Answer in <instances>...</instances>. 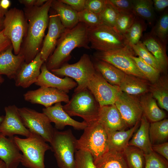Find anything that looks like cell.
<instances>
[{"label": "cell", "mask_w": 168, "mask_h": 168, "mask_svg": "<svg viewBox=\"0 0 168 168\" xmlns=\"http://www.w3.org/2000/svg\"><path fill=\"white\" fill-rule=\"evenodd\" d=\"M51 7L57 14L66 29L72 28L79 23L78 12L60 0H52Z\"/></svg>", "instance_id": "83f0119b"}, {"label": "cell", "mask_w": 168, "mask_h": 168, "mask_svg": "<svg viewBox=\"0 0 168 168\" xmlns=\"http://www.w3.org/2000/svg\"><path fill=\"white\" fill-rule=\"evenodd\" d=\"M52 1L47 0L41 6L25 9L24 12L28 28L20 53L24 56L25 62L26 63L32 61L40 51L49 24V12Z\"/></svg>", "instance_id": "6da1fadb"}, {"label": "cell", "mask_w": 168, "mask_h": 168, "mask_svg": "<svg viewBox=\"0 0 168 168\" xmlns=\"http://www.w3.org/2000/svg\"><path fill=\"white\" fill-rule=\"evenodd\" d=\"M36 0H19L18 2L24 5L26 8L30 7L35 6Z\"/></svg>", "instance_id": "f907efd6"}, {"label": "cell", "mask_w": 168, "mask_h": 168, "mask_svg": "<svg viewBox=\"0 0 168 168\" xmlns=\"http://www.w3.org/2000/svg\"><path fill=\"white\" fill-rule=\"evenodd\" d=\"M138 68L146 79L151 83L156 82L160 76L161 72L139 57L132 56Z\"/></svg>", "instance_id": "d590c367"}, {"label": "cell", "mask_w": 168, "mask_h": 168, "mask_svg": "<svg viewBox=\"0 0 168 168\" xmlns=\"http://www.w3.org/2000/svg\"><path fill=\"white\" fill-rule=\"evenodd\" d=\"M152 2L154 9L158 12L163 11L168 6V0H153Z\"/></svg>", "instance_id": "681fc988"}, {"label": "cell", "mask_w": 168, "mask_h": 168, "mask_svg": "<svg viewBox=\"0 0 168 168\" xmlns=\"http://www.w3.org/2000/svg\"><path fill=\"white\" fill-rule=\"evenodd\" d=\"M156 61L161 72L167 70L168 59L166 46L151 32L144 37L142 42Z\"/></svg>", "instance_id": "603a6c76"}, {"label": "cell", "mask_w": 168, "mask_h": 168, "mask_svg": "<svg viewBox=\"0 0 168 168\" xmlns=\"http://www.w3.org/2000/svg\"><path fill=\"white\" fill-rule=\"evenodd\" d=\"M149 92L156 100L160 106L168 111V79L166 76H160L150 85Z\"/></svg>", "instance_id": "4dcf8cb0"}, {"label": "cell", "mask_w": 168, "mask_h": 168, "mask_svg": "<svg viewBox=\"0 0 168 168\" xmlns=\"http://www.w3.org/2000/svg\"><path fill=\"white\" fill-rule=\"evenodd\" d=\"M150 86L146 80L126 74L119 88L122 92L135 96H141L149 92Z\"/></svg>", "instance_id": "d4e9b609"}, {"label": "cell", "mask_w": 168, "mask_h": 168, "mask_svg": "<svg viewBox=\"0 0 168 168\" xmlns=\"http://www.w3.org/2000/svg\"><path fill=\"white\" fill-rule=\"evenodd\" d=\"M139 100L143 114L149 122H154L165 119V112L159 108L156 100L150 92L141 95Z\"/></svg>", "instance_id": "484cf974"}, {"label": "cell", "mask_w": 168, "mask_h": 168, "mask_svg": "<svg viewBox=\"0 0 168 168\" xmlns=\"http://www.w3.org/2000/svg\"><path fill=\"white\" fill-rule=\"evenodd\" d=\"M4 117V116H3V115L0 116V125L3 120ZM0 135H1V133H0Z\"/></svg>", "instance_id": "680465c9"}, {"label": "cell", "mask_w": 168, "mask_h": 168, "mask_svg": "<svg viewBox=\"0 0 168 168\" xmlns=\"http://www.w3.org/2000/svg\"><path fill=\"white\" fill-rule=\"evenodd\" d=\"M144 168H168V161L153 151L144 154Z\"/></svg>", "instance_id": "7bdbcfd3"}, {"label": "cell", "mask_w": 168, "mask_h": 168, "mask_svg": "<svg viewBox=\"0 0 168 168\" xmlns=\"http://www.w3.org/2000/svg\"><path fill=\"white\" fill-rule=\"evenodd\" d=\"M7 11L2 9L0 6V18H3Z\"/></svg>", "instance_id": "db71d44e"}, {"label": "cell", "mask_w": 168, "mask_h": 168, "mask_svg": "<svg viewBox=\"0 0 168 168\" xmlns=\"http://www.w3.org/2000/svg\"><path fill=\"white\" fill-rule=\"evenodd\" d=\"M12 45L10 40L4 34L3 30L0 31V53L6 50Z\"/></svg>", "instance_id": "c3c4849f"}, {"label": "cell", "mask_w": 168, "mask_h": 168, "mask_svg": "<svg viewBox=\"0 0 168 168\" xmlns=\"http://www.w3.org/2000/svg\"><path fill=\"white\" fill-rule=\"evenodd\" d=\"M75 159L74 168H96L92 155L86 151L77 150L75 154Z\"/></svg>", "instance_id": "ab89813d"}, {"label": "cell", "mask_w": 168, "mask_h": 168, "mask_svg": "<svg viewBox=\"0 0 168 168\" xmlns=\"http://www.w3.org/2000/svg\"><path fill=\"white\" fill-rule=\"evenodd\" d=\"M9 0H0V6L3 9L7 11L11 5Z\"/></svg>", "instance_id": "816d5d0a"}, {"label": "cell", "mask_w": 168, "mask_h": 168, "mask_svg": "<svg viewBox=\"0 0 168 168\" xmlns=\"http://www.w3.org/2000/svg\"><path fill=\"white\" fill-rule=\"evenodd\" d=\"M47 0H36L35 6L40 7L43 5Z\"/></svg>", "instance_id": "f5cc1de1"}, {"label": "cell", "mask_w": 168, "mask_h": 168, "mask_svg": "<svg viewBox=\"0 0 168 168\" xmlns=\"http://www.w3.org/2000/svg\"><path fill=\"white\" fill-rule=\"evenodd\" d=\"M107 0H86L85 9L100 15L104 9Z\"/></svg>", "instance_id": "ee69618b"}, {"label": "cell", "mask_w": 168, "mask_h": 168, "mask_svg": "<svg viewBox=\"0 0 168 168\" xmlns=\"http://www.w3.org/2000/svg\"><path fill=\"white\" fill-rule=\"evenodd\" d=\"M114 104L128 127L140 121L143 112L139 100L136 96L121 91Z\"/></svg>", "instance_id": "4fadbf2b"}, {"label": "cell", "mask_w": 168, "mask_h": 168, "mask_svg": "<svg viewBox=\"0 0 168 168\" xmlns=\"http://www.w3.org/2000/svg\"><path fill=\"white\" fill-rule=\"evenodd\" d=\"M108 135L102 126L97 121L88 125L79 139L77 150L89 152L93 160L103 154L108 149Z\"/></svg>", "instance_id": "9c48e42d"}, {"label": "cell", "mask_w": 168, "mask_h": 168, "mask_svg": "<svg viewBox=\"0 0 168 168\" xmlns=\"http://www.w3.org/2000/svg\"><path fill=\"white\" fill-rule=\"evenodd\" d=\"M152 147L153 152H157L167 160H168V142L152 145Z\"/></svg>", "instance_id": "7dc6e473"}, {"label": "cell", "mask_w": 168, "mask_h": 168, "mask_svg": "<svg viewBox=\"0 0 168 168\" xmlns=\"http://www.w3.org/2000/svg\"><path fill=\"white\" fill-rule=\"evenodd\" d=\"M12 45L0 53V76L6 75L10 79L15 78L22 64L25 62L23 55H17L13 52Z\"/></svg>", "instance_id": "44dd1931"}, {"label": "cell", "mask_w": 168, "mask_h": 168, "mask_svg": "<svg viewBox=\"0 0 168 168\" xmlns=\"http://www.w3.org/2000/svg\"><path fill=\"white\" fill-rule=\"evenodd\" d=\"M25 138L17 136L13 137V140L21 151V163L28 168H45L44 163L45 152L51 147L39 135L30 132Z\"/></svg>", "instance_id": "3957f363"}, {"label": "cell", "mask_w": 168, "mask_h": 168, "mask_svg": "<svg viewBox=\"0 0 168 168\" xmlns=\"http://www.w3.org/2000/svg\"><path fill=\"white\" fill-rule=\"evenodd\" d=\"M128 168H144V153L139 148L128 146L123 151Z\"/></svg>", "instance_id": "836d02e7"}, {"label": "cell", "mask_w": 168, "mask_h": 168, "mask_svg": "<svg viewBox=\"0 0 168 168\" xmlns=\"http://www.w3.org/2000/svg\"><path fill=\"white\" fill-rule=\"evenodd\" d=\"M88 37L90 48L99 52L121 48L128 44L124 36L114 28L104 24L88 28Z\"/></svg>", "instance_id": "ba28073f"}, {"label": "cell", "mask_w": 168, "mask_h": 168, "mask_svg": "<svg viewBox=\"0 0 168 168\" xmlns=\"http://www.w3.org/2000/svg\"><path fill=\"white\" fill-rule=\"evenodd\" d=\"M51 149L59 168H74L77 139L70 129L59 131L54 129Z\"/></svg>", "instance_id": "5b68a950"}, {"label": "cell", "mask_w": 168, "mask_h": 168, "mask_svg": "<svg viewBox=\"0 0 168 168\" xmlns=\"http://www.w3.org/2000/svg\"><path fill=\"white\" fill-rule=\"evenodd\" d=\"M44 61L39 52L31 62L24 63L18 71L14 80L16 86L27 88L37 80Z\"/></svg>", "instance_id": "d6986e66"}, {"label": "cell", "mask_w": 168, "mask_h": 168, "mask_svg": "<svg viewBox=\"0 0 168 168\" xmlns=\"http://www.w3.org/2000/svg\"><path fill=\"white\" fill-rule=\"evenodd\" d=\"M88 27L79 22L72 28L66 29L58 40L56 48L46 64L48 69L60 68L68 60L72 51L76 48L90 49L88 37Z\"/></svg>", "instance_id": "7a4b0ae2"}, {"label": "cell", "mask_w": 168, "mask_h": 168, "mask_svg": "<svg viewBox=\"0 0 168 168\" xmlns=\"http://www.w3.org/2000/svg\"><path fill=\"white\" fill-rule=\"evenodd\" d=\"M133 13L144 20L152 24L155 18L152 1L133 0Z\"/></svg>", "instance_id": "d6a6232c"}, {"label": "cell", "mask_w": 168, "mask_h": 168, "mask_svg": "<svg viewBox=\"0 0 168 168\" xmlns=\"http://www.w3.org/2000/svg\"><path fill=\"white\" fill-rule=\"evenodd\" d=\"M96 168H128L123 152L108 149L94 160Z\"/></svg>", "instance_id": "f1b7e54d"}, {"label": "cell", "mask_w": 168, "mask_h": 168, "mask_svg": "<svg viewBox=\"0 0 168 168\" xmlns=\"http://www.w3.org/2000/svg\"><path fill=\"white\" fill-rule=\"evenodd\" d=\"M70 6L77 12L85 9L86 0H60Z\"/></svg>", "instance_id": "bcb514c9"}, {"label": "cell", "mask_w": 168, "mask_h": 168, "mask_svg": "<svg viewBox=\"0 0 168 168\" xmlns=\"http://www.w3.org/2000/svg\"><path fill=\"white\" fill-rule=\"evenodd\" d=\"M23 97L26 101L42 105L45 108L58 102L67 103L69 100L67 93L53 87H40L36 90L28 91L23 95Z\"/></svg>", "instance_id": "5bb4252c"}, {"label": "cell", "mask_w": 168, "mask_h": 168, "mask_svg": "<svg viewBox=\"0 0 168 168\" xmlns=\"http://www.w3.org/2000/svg\"><path fill=\"white\" fill-rule=\"evenodd\" d=\"M100 107L87 88L75 92L68 102L63 105L64 110L69 116L80 117L88 125L97 121Z\"/></svg>", "instance_id": "277c9868"}, {"label": "cell", "mask_w": 168, "mask_h": 168, "mask_svg": "<svg viewBox=\"0 0 168 168\" xmlns=\"http://www.w3.org/2000/svg\"><path fill=\"white\" fill-rule=\"evenodd\" d=\"M42 111L50 122L54 123L57 129H63L66 126L69 125L75 129L84 130L88 125L84 121L79 122L72 119L64 110L60 102L55 103L54 106L44 108Z\"/></svg>", "instance_id": "ac0fdd59"}, {"label": "cell", "mask_w": 168, "mask_h": 168, "mask_svg": "<svg viewBox=\"0 0 168 168\" xmlns=\"http://www.w3.org/2000/svg\"><path fill=\"white\" fill-rule=\"evenodd\" d=\"M94 64L96 70L107 82L119 87L125 75L124 72L109 63L97 59Z\"/></svg>", "instance_id": "4316f807"}, {"label": "cell", "mask_w": 168, "mask_h": 168, "mask_svg": "<svg viewBox=\"0 0 168 168\" xmlns=\"http://www.w3.org/2000/svg\"><path fill=\"white\" fill-rule=\"evenodd\" d=\"M119 13L132 12L133 0H108Z\"/></svg>", "instance_id": "f6af8a7d"}, {"label": "cell", "mask_w": 168, "mask_h": 168, "mask_svg": "<svg viewBox=\"0 0 168 168\" xmlns=\"http://www.w3.org/2000/svg\"><path fill=\"white\" fill-rule=\"evenodd\" d=\"M52 11L49 16L48 32L40 52L44 62L47 61L54 50L58 40L66 29L56 12L54 10Z\"/></svg>", "instance_id": "2e32d148"}, {"label": "cell", "mask_w": 168, "mask_h": 168, "mask_svg": "<svg viewBox=\"0 0 168 168\" xmlns=\"http://www.w3.org/2000/svg\"><path fill=\"white\" fill-rule=\"evenodd\" d=\"M135 54L128 44L124 47L106 52H98L95 54L96 59L107 62L126 74L133 75L146 80L132 58Z\"/></svg>", "instance_id": "30bf717a"}, {"label": "cell", "mask_w": 168, "mask_h": 168, "mask_svg": "<svg viewBox=\"0 0 168 168\" xmlns=\"http://www.w3.org/2000/svg\"><path fill=\"white\" fill-rule=\"evenodd\" d=\"M97 121L108 136L128 127L114 104L100 106Z\"/></svg>", "instance_id": "e0dca14e"}, {"label": "cell", "mask_w": 168, "mask_h": 168, "mask_svg": "<svg viewBox=\"0 0 168 168\" xmlns=\"http://www.w3.org/2000/svg\"><path fill=\"white\" fill-rule=\"evenodd\" d=\"M3 18H0V31H2L3 29Z\"/></svg>", "instance_id": "9f6ffc18"}, {"label": "cell", "mask_w": 168, "mask_h": 168, "mask_svg": "<svg viewBox=\"0 0 168 168\" xmlns=\"http://www.w3.org/2000/svg\"><path fill=\"white\" fill-rule=\"evenodd\" d=\"M4 81V78L1 76H0V85L2 84Z\"/></svg>", "instance_id": "6f0895ef"}, {"label": "cell", "mask_w": 168, "mask_h": 168, "mask_svg": "<svg viewBox=\"0 0 168 168\" xmlns=\"http://www.w3.org/2000/svg\"><path fill=\"white\" fill-rule=\"evenodd\" d=\"M87 88L93 95L100 106L114 104L121 91L119 87L107 82L96 70Z\"/></svg>", "instance_id": "7c38bea8"}, {"label": "cell", "mask_w": 168, "mask_h": 168, "mask_svg": "<svg viewBox=\"0 0 168 168\" xmlns=\"http://www.w3.org/2000/svg\"><path fill=\"white\" fill-rule=\"evenodd\" d=\"M35 84L40 87L56 88L67 93L77 86V83L71 78L65 77L61 78L51 72L44 63L41 66L40 74Z\"/></svg>", "instance_id": "ffe728a7"}, {"label": "cell", "mask_w": 168, "mask_h": 168, "mask_svg": "<svg viewBox=\"0 0 168 168\" xmlns=\"http://www.w3.org/2000/svg\"><path fill=\"white\" fill-rule=\"evenodd\" d=\"M0 168H7L4 162L0 159Z\"/></svg>", "instance_id": "11a10c76"}, {"label": "cell", "mask_w": 168, "mask_h": 168, "mask_svg": "<svg viewBox=\"0 0 168 168\" xmlns=\"http://www.w3.org/2000/svg\"><path fill=\"white\" fill-rule=\"evenodd\" d=\"M78 14L79 22L84 24L88 28L96 27L103 24L99 15L86 9Z\"/></svg>", "instance_id": "60d3db41"}, {"label": "cell", "mask_w": 168, "mask_h": 168, "mask_svg": "<svg viewBox=\"0 0 168 168\" xmlns=\"http://www.w3.org/2000/svg\"><path fill=\"white\" fill-rule=\"evenodd\" d=\"M150 140L152 145L166 142L168 138V119L151 122L149 129Z\"/></svg>", "instance_id": "1f68e13d"}, {"label": "cell", "mask_w": 168, "mask_h": 168, "mask_svg": "<svg viewBox=\"0 0 168 168\" xmlns=\"http://www.w3.org/2000/svg\"><path fill=\"white\" fill-rule=\"evenodd\" d=\"M167 45L168 36V13L166 12L160 17L150 32Z\"/></svg>", "instance_id": "8d00e7d4"}, {"label": "cell", "mask_w": 168, "mask_h": 168, "mask_svg": "<svg viewBox=\"0 0 168 168\" xmlns=\"http://www.w3.org/2000/svg\"><path fill=\"white\" fill-rule=\"evenodd\" d=\"M5 115L0 125V133L2 136L9 138L15 135L28 137L30 131L24 125L15 105H9L4 108Z\"/></svg>", "instance_id": "9a60e30c"}, {"label": "cell", "mask_w": 168, "mask_h": 168, "mask_svg": "<svg viewBox=\"0 0 168 168\" xmlns=\"http://www.w3.org/2000/svg\"><path fill=\"white\" fill-rule=\"evenodd\" d=\"M146 27L144 20L136 16L132 25L123 35L128 44L129 45L137 44Z\"/></svg>", "instance_id": "e575fe53"}, {"label": "cell", "mask_w": 168, "mask_h": 168, "mask_svg": "<svg viewBox=\"0 0 168 168\" xmlns=\"http://www.w3.org/2000/svg\"><path fill=\"white\" fill-rule=\"evenodd\" d=\"M3 27L4 34L11 41L14 54H18L28 28L24 11L16 7L8 10L3 18Z\"/></svg>", "instance_id": "52a82bcc"}, {"label": "cell", "mask_w": 168, "mask_h": 168, "mask_svg": "<svg viewBox=\"0 0 168 168\" xmlns=\"http://www.w3.org/2000/svg\"><path fill=\"white\" fill-rule=\"evenodd\" d=\"M18 111L24 125L30 132L39 135L45 142H51L54 128L45 114L26 107L18 108Z\"/></svg>", "instance_id": "8fae6325"}, {"label": "cell", "mask_w": 168, "mask_h": 168, "mask_svg": "<svg viewBox=\"0 0 168 168\" xmlns=\"http://www.w3.org/2000/svg\"><path fill=\"white\" fill-rule=\"evenodd\" d=\"M22 154L15 142L13 137L7 138L0 135V159L7 168H17L21 163Z\"/></svg>", "instance_id": "7402d4cb"}, {"label": "cell", "mask_w": 168, "mask_h": 168, "mask_svg": "<svg viewBox=\"0 0 168 168\" xmlns=\"http://www.w3.org/2000/svg\"><path fill=\"white\" fill-rule=\"evenodd\" d=\"M140 122L139 128L129 140L128 146L136 147L142 150L145 154H147L153 151L149 135L150 123L143 114Z\"/></svg>", "instance_id": "cb8c5ba5"}, {"label": "cell", "mask_w": 168, "mask_h": 168, "mask_svg": "<svg viewBox=\"0 0 168 168\" xmlns=\"http://www.w3.org/2000/svg\"><path fill=\"white\" fill-rule=\"evenodd\" d=\"M50 71L57 76L68 77L74 79L77 84L74 90L76 92L87 88L96 70L90 56L85 54L77 62L64 64L59 68Z\"/></svg>", "instance_id": "8992f818"}, {"label": "cell", "mask_w": 168, "mask_h": 168, "mask_svg": "<svg viewBox=\"0 0 168 168\" xmlns=\"http://www.w3.org/2000/svg\"><path fill=\"white\" fill-rule=\"evenodd\" d=\"M135 53L146 63L161 72V69L153 55L147 49L142 42L139 41L135 44L129 45Z\"/></svg>", "instance_id": "74e56055"}, {"label": "cell", "mask_w": 168, "mask_h": 168, "mask_svg": "<svg viewBox=\"0 0 168 168\" xmlns=\"http://www.w3.org/2000/svg\"><path fill=\"white\" fill-rule=\"evenodd\" d=\"M136 17L133 12L119 13L114 28L123 35L132 25Z\"/></svg>", "instance_id": "f35d334b"}, {"label": "cell", "mask_w": 168, "mask_h": 168, "mask_svg": "<svg viewBox=\"0 0 168 168\" xmlns=\"http://www.w3.org/2000/svg\"><path fill=\"white\" fill-rule=\"evenodd\" d=\"M119 12L107 0V3L100 16L103 24L114 28Z\"/></svg>", "instance_id": "b9f144b4"}, {"label": "cell", "mask_w": 168, "mask_h": 168, "mask_svg": "<svg viewBox=\"0 0 168 168\" xmlns=\"http://www.w3.org/2000/svg\"><path fill=\"white\" fill-rule=\"evenodd\" d=\"M140 122H138L128 130L116 131L108 135V149L123 152L128 146L129 140L138 128Z\"/></svg>", "instance_id": "f546056e"}]
</instances>
